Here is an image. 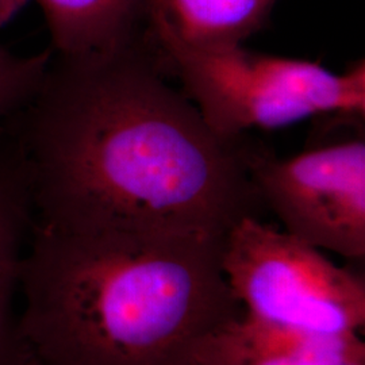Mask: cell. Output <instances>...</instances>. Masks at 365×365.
I'll return each instance as SVG.
<instances>
[{"instance_id":"obj_1","label":"cell","mask_w":365,"mask_h":365,"mask_svg":"<svg viewBox=\"0 0 365 365\" xmlns=\"http://www.w3.org/2000/svg\"><path fill=\"white\" fill-rule=\"evenodd\" d=\"M138 39L111 52L53 54L9 128L34 223L75 233L223 237L261 202L249 138H223Z\"/></svg>"},{"instance_id":"obj_2","label":"cell","mask_w":365,"mask_h":365,"mask_svg":"<svg viewBox=\"0 0 365 365\" xmlns=\"http://www.w3.org/2000/svg\"><path fill=\"white\" fill-rule=\"evenodd\" d=\"M223 237L75 233L33 222L19 337L45 365H187L242 313Z\"/></svg>"},{"instance_id":"obj_3","label":"cell","mask_w":365,"mask_h":365,"mask_svg":"<svg viewBox=\"0 0 365 365\" xmlns=\"http://www.w3.org/2000/svg\"><path fill=\"white\" fill-rule=\"evenodd\" d=\"M210 129L238 138L252 129L274 130L307 118L365 115V61L336 73L319 63L250 52L242 45L199 52H156Z\"/></svg>"},{"instance_id":"obj_4","label":"cell","mask_w":365,"mask_h":365,"mask_svg":"<svg viewBox=\"0 0 365 365\" xmlns=\"http://www.w3.org/2000/svg\"><path fill=\"white\" fill-rule=\"evenodd\" d=\"M221 268L235 299L253 317L315 337L364 330V277L260 217H244L223 235Z\"/></svg>"},{"instance_id":"obj_5","label":"cell","mask_w":365,"mask_h":365,"mask_svg":"<svg viewBox=\"0 0 365 365\" xmlns=\"http://www.w3.org/2000/svg\"><path fill=\"white\" fill-rule=\"evenodd\" d=\"M247 168L261 205L288 235L344 259L364 260V137L287 158L249 140Z\"/></svg>"},{"instance_id":"obj_6","label":"cell","mask_w":365,"mask_h":365,"mask_svg":"<svg viewBox=\"0 0 365 365\" xmlns=\"http://www.w3.org/2000/svg\"><path fill=\"white\" fill-rule=\"evenodd\" d=\"M277 0H148L145 41L156 51L241 46L267 25Z\"/></svg>"},{"instance_id":"obj_7","label":"cell","mask_w":365,"mask_h":365,"mask_svg":"<svg viewBox=\"0 0 365 365\" xmlns=\"http://www.w3.org/2000/svg\"><path fill=\"white\" fill-rule=\"evenodd\" d=\"M26 173L13 148L0 144V365H10L19 349L21 274L33 229Z\"/></svg>"},{"instance_id":"obj_8","label":"cell","mask_w":365,"mask_h":365,"mask_svg":"<svg viewBox=\"0 0 365 365\" xmlns=\"http://www.w3.org/2000/svg\"><path fill=\"white\" fill-rule=\"evenodd\" d=\"M53 54L111 52L144 37L148 0H37Z\"/></svg>"},{"instance_id":"obj_9","label":"cell","mask_w":365,"mask_h":365,"mask_svg":"<svg viewBox=\"0 0 365 365\" xmlns=\"http://www.w3.org/2000/svg\"><path fill=\"white\" fill-rule=\"evenodd\" d=\"M51 58V48L24 56L0 43V138L38 90Z\"/></svg>"},{"instance_id":"obj_10","label":"cell","mask_w":365,"mask_h":365,"mask_svg":"<svg viewBox=\"0 0 365 365\" xmlns=\"http://www.w3.org/2000/svg\"><path fill=\"white\" fill-rule=\"evenodd\" d=\"M29 0H0V27L6 26Z\"/></svg>"},{"instance_id":"obj_11","label":"cell","mask_w":365,"mask_h":365,"mask_svg":"<svg viewBox=\"0 0 365 365\" xmlns=\"http://www.w3.org/2000/svg\"><path fill=\"white\" fill-rule=\"evenodd\" d=\"M10 365H45L42 361L27 349L26 346L22 344L19 345V349L16 351V354L14 356L13 361Z\"/></svg>"},{"instance_id":"obj_12","label":"cell","mask_w":365,"mask_h":365,"mask_svg":"<svg viewBox=\"0 0 365 365\" xmlns=\"http://www.w3.org/2000/svg\"><path fill=\"white\" fill-rule=\"evenodd\" d=\"M329 365H365V354H359V356H353L345 360H339L336 363H331Z\"/></svg>"},{"instance_id":"obj_13","label":"cell","mask_w":365,"mask_h":365,"mask_svg":"<svg viewBox=\"0 0 365 365\" xmlns=\"http://www.w3.org/2000/svg\"><path fill=\"white\" fill-rule=\"evenodd\" d=\"M187 365H197V364H195V363H194V361H192V360H191V361H190V363H188V364Z\"/></svg>"}]
</instances>
